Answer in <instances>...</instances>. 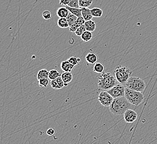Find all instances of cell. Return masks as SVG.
Listing matches in <instances>:
<instances>
[{"label":"cell","mask_w":157,"mask_h":144,"mask_svg":"<svg viewBox=\"0 0 157 144\" xmlns=\"http://www.w3.org/2000/svg\"><path fill=\"white\" fill-rule=\"evenodd\" d=\"M132 104L127 100L125 96L114 98L109 106V110L112 114L117 115H124L128 109L132 107Z\"/></svg>","instance_id":"6da1fadb"},{"label":"cell","mask_w":157,"mask_h":144,"mask_svg":"<svg viewBox=\"0 0 157 144\" xmlns=\"http://www.w3.org/2000/svg\"><path fill=\"white\" fill-rule=\"evenodd\" d=\"M117 79L110 72H104L100 74L98 79V88L104 90H108L117 84Z\"/></svg>","instance_id":"7a4b0ae2"},{"label":"cell","mask_w":157,"mask_h":144,"mask_svg":"<svg viewBox=\"0 0 157 144\" xmlns=\"http://www.w3.org/2000/svg\"><path fill=\"white\" fill-rule=\"evenodd\" d=\"M125 96L132 105L138 106L141 104L144 100V96L142 92L132 90L126 88Z\"/></svg>","instance_id":"3957f363"},{"label":"cell","mask_w":157,"mask_h":144,"mask_svg":"<svg viewBox=\"0 0 157 144\" xmlns=\"http://www.w3.org/2000/svg\"><path fill=\"white\" fill-rule=\"evenodd\" d=\"M115 78L121 84L125 85L132 74V71L127 67L119 65L114 70Z\"/></svg>","instance_id":"277c9868"},{"label":"cell","mask_w":157,"mask_h":144,"mask_svg":"<svg viewBox=\"0 0 157 144\" xmlns=\"http://www.w3.org/2000/svg\"><path fill=\"white\" fill-rule=\"evenodd\" d=\"M125 87L132 90L143 92L146 88L145 81L142 78L136 77H130L125 84Z\"/></svg>","instance_id":"5b68a950"},{"label":"cell","mask_w":157,"mask_h":144,"mask_svg":"<svg viewBox=\"0 0 157 144\" xmlns=\"http://www.w3.org/2000/svg\"><path fill=\"white\" fill-rule=\"evenodd\" d=\"M125 89L126 87L125 85L120 83L115 85V86L108 90V92L114 98H117L125 96Z\"/></svg>","instance_id":"8992f818"},{"label":"cell","mask_w":157,"mask_h":144,"mask_svg":"<svg viewBox=\"0 0 157 144\" xmlns=\"http://www.w3.org/2000/svg\"><path fill=\"white\" fill-rule=\"evenodd\" d=\"M114 98L108 91H101L98 95V100L101 105L105 107H108L112 104Z\"/></svg>","instance_id":"52a82bcc"},{"label":"cell","mask_w":157,"mask_h":144,"mask_svg":"<svg viewBox=\"0 0 157 144\" xmlns=\"http://www.w3.org/2000/svg\"><path fill=\"white\" fill-rule=\"evenodd\" d=\"M138 118V114L136 111L129 109L124 113V119L127 123H133Z\"/></svg>","instance_id":"ba28073f"},{"label":"cell","mask_w":157,"mask_h":144,"mask_svg":"<svg viewBox=\"0 0 157 144\" xmlns=\"http://www.w3.org/2000/svg\"><path fill=\"white\" fill-rule=\"evenodd\" d=\"M50 85L54 89H61L65 86V83L63 82L61 77H59L54 80H52L50 81Z\"/></svg>","instance_id":"9c48e42d"},{"label":"cell","mask_w":157,"mask_h":144,"mask_svg":"<svg viewBox=\"0 0 157 144\" xmlns=\"http://www.w3.org/2000/svg\"><path fill=\"white\" fill-rule=\"evenodd\" d=\"M85 20L82 17H78L77 20L71 26H70L69 31L71 32H75L78 27L85 24Z\"/></svg>","instance_id":"30bf717a"},{"label":"cell","mask_w":157,"mask_h":144,"mask_svg":"<svg viewBox=\"0 0 157 144\" xmlns=\"http://www.w3.org/2000/svg\"><path fill=\"white\" fill-rule=\"evenodd\" d=\"M74 67L75 66L68 60H63L61 63V68L63 72H72Z\"/></svg>","instance_id":"8fae6325"},{"label":"cell","mask_w":157,"mask_h":144,"mask_svg":"<svg viewBox=\"0 0 157 144\" xmlns=\"http://www.w3.org/2000/svg\"><path fill=\"white\" fill-rule=\"evenodd\" d=\"M85 59L89 64H94L97 63L98 60V57L96 53L94 52H90L86 56Z\"/></svg>","instance_id":"7c38bea8"},{"label":"cell","mask_w":157,"mask_h":144,"mask_svg":"<svg viewBox=\"0 0 157 144\" xmlns=\"http://www.w3.org/2000/svg\"><path fill=\"white\" fill-rule=\"evenodd\" d=\"M82 9V17L84 18L85 21L92 20L93 16L91 14V9L89 7H80Z\"/></svg>","instance_id":"4fadbf2b"},{"label":"cell","mask_w":157,"mask_h":144,"mask_svg":"<svg viewBox=\"0 0 157 144\" xmlns=\"http://www.w3.org/2000/svg\"><path fill=\"white\" fill-rule=\"evenodd\" d=\"M61 77L63 79V82L65 83V87H67L68 84H69L73 81V75L71 72H63V73L61 74Z\"/></svg>","instance_id":"5bb4252c"},{"label":"cell","mask_w":157,"mask_h":144,"mask_svg":"<svg viewBox=\"0 0 157 144\" xmlns=\"http://www.w3.org/2000/svg\"><path fill=\"white\" fill-rule=\"evenodd\" d=\"M69 11L67 9V7H61L58 9L56 11V15L59 18H67V16L69 15Z\"/></svg>","instance_id":"9a60e30c"},{"label":"cell","mask_w":157,"mask_h":144,"mask_svg":"<svg viewBox=\"0 0 157 144\" xmlns=\"http://www.w3.org/2000/svg\"><path fill=\"white\" fill-rule=\"evenodd\" d=\"M85 26L86 27V31H90V32H94V31L96 29L97 25L95 22L92 20H89V21H85Z\"/></svg>","instance_id":"2e32d148"},{"label":"cell","mask_w":157,"mask_h":144,"mask_svg":"<svg viewBox=\"0 0 157 144\" xmlns=\"http://www.w3.org/2000/svg\"><path fill=\"white\" fill-rule=\"evenodd\" d=\"M105 70V66L103 63L100 62H97L94 64L93 67V71L98 74H101Z\"/></svg>","instance_id":"e0dca14e"},{"label":"cell","mask_w":157,"mask_h":144,"mask_svg":"<svg viewBox=\"0 0 157 144\" xmlns=\"http://www.w3.org/2000/svg\"><path fill=\"white\" fill-rule=\"evenodd\" d=\"M58 25L61 28H67L70 27L69 23L67 18H60L58 20Z\"/></svg>","instance_id":"ac0fdd59"},{"label":"cell","mask_w":157,"mask_h":144,"mask_svg":"<svg viewBox=\"0 0 157 144\" xmlns=\"http://www.w3.org/2000/svg\"><path fill=\"white\" fill-rule=\"evenodd\" d=\"M61 76V74L56 69H52L48 73V79L50 81L54 80L55 79H56Z\"/></svg>","instance_id":"d6986e66"},{"label":"cell","mask_w":157,"mask_h":144,"mask_svg":"<svg viewBox=\"0 0 157 144\" xmlns=\"http://www.w3.org/2000/svg\"><path fill=\"white\" fill-rule=\"evenodd\" d=\"M80 37H81V39L84 42H89L91 39L93 38V33L91 32L86 31Z\"/></svg>","instance_id":"ffe728a7"},{"label":"cell","mask_w":157,"mask_h":144,"mask_svg":"<svg viewBox=\"0 0 157 144\" xmlns=\"http://www.w3.org/2000/svg\"><path fill=\"white\" fill-rule=\"evenodd\" d=\"M91 12L93 17H96V18L101 17L103 14V10L98 7H95L91 9Z\"/></svg>","instance_id":"44dd1931"},{"label":"cell","mask_w":157,"mask_h":144,"mask_svg":"<svg viewBox=\"0 0 157 144\" xmlns=\"http://www.w3.org/2000/svg\"><path fill=\"white\" fill-rule=\"evenodd\" d=\"M67 9L69 11V12L72 13L74 15L76 16L77 17H82V9L81 8H73L67 6Z\"/></svg>","instance_id":"7402d4cb"},{"label":"cell","mask_w":157,"mask_h":144,"mask_svg":"<svg viewBox=\"0 0 157 144\" xmlns=\"http://www.w3.org/2000/svg\"><path fill=\"white\" fill-rule=\"evenodd\" d=\"M48 73L49 72L45 69H41L39 71L37 75V79L39 81L42 78H48Z\"/></svg>","instance_id":"603a6c76"},{"label":"cell","mask_w":157,"mask_h":144,"mask_svg":"<svg viewBox=\"0 0 157 144\" xmlns=\"http://www.w3.org/2000/svg\"><path fill=\"white\" fill-rule=\"evenodd\" d=\"M93 0H79L80 7H89L92 5Z\"/></svg>","instance_id":"cb8c5ba5"},{"label":"cell","mask_w":157,"mask_h":144,"mask_svg":"<svg viewBox=\"0 0 157 144\" xmlns=\"http://www.w3.org/2000/svg\"><path fill=\"white\" fill-rule=\"evenodd\" d=\"M78 18V17H77L76 16L74 15L72 13L69 12V15L67 16V18L69 23L70 26L73 24L77 20Z\"/></svg>","instance_id":"d4e9b609"},{"label":"cell","mask_w":157,"mask_h":144,"mask_svg":"<svg viewBox=\"0 0 157 144\" xmlns=\"http://www.w3.org/2000/svg\"><path fill=\"white\" fill-rule=\"evenodd\" d=\"M49 79L48 78H42L38 81L39 86L41 88H47L49 84Z\"/></svg>","instance_id":"484cf974"},{"label":"cell","mask_w":157,"mask_h":144,"mask_svg":"<svg viewBox=\"0 0 157 144\" xmlns=\"http://www.w3.org/2000/svg\"><path fill=\"white\" fill-rule=\"evenodd\" d=\"M67 60H69L71 64H73V65L76 66L78 65L79 63L81 62L82 59L80 58L73 56V57H70Z\"/></svg>","instance_id":"4316f807"},{"label":"cell","mask_w":157,"mask_h":144,"mask_svg":"<svg viewBox=\"0 0 157 144\" xmlns=\"http://www.w3.org/2000/svg\"><path fill=\"white\" fill-rule=\"evenodd\" d=\"M86 31V27H85V24H82V26H80V27H78V28H77V30H76L75 32V34L76 36H81L82 34H83V33H84V32H85Z\"/></svg>","instance_id":"83f0119b"},{"label":"cell","mask_w":157,"mask_h":144,"mask_svg":"<svg viewBox=\"0 0 157 144\" xmlns=\"http://www.w3.org/2000/svg\"><path fill=\"white\" fill-rule=\"evenodd\" d=\"M67 6L73 8H80L79 5V0H70Z\"/></svg>","instance_id":"f1b7e54d"},{"label":"cell","mask_w":157,"mask_h":144,"mask_svg":"<svg viewBox=\"0 0 157 144\" xmlns=\"http://www.w3.org/2000/svg\"><path fill=\"white\" fill-rule=\"evenodd\" d=\"M42 17L45 20L48 21V20H51V18H52V13L48 10H45L42 13Z\"/></svg>","instance_id":"f546056e"},{"label":"cell","mask_w":157,"mask_h":144,"mask_svg":"<svg viewBox=\"0 0 157 144\" xmlns=\"http://www.w3.org/2000/svg\"><path fill=\"white\" fill-rule=\"evenodd\" d=\"M70 0H60L59 4L63 6H67L69 3Z\"/></svg>","instance_id":"4dcf8cb0"},{"label":"cell","mask_w":157,"mask_h":144,"mask_svg":"<svg viewBox=\"0 0 157 144\" xmlns=\"http://www.w3.org/2000/svg\"><path fill=\"white\" fill-rule=\"evenodd\" d=\"M55 133V130L53 128H50L47 131V134L48 136H53Z\"/></svg>","instance_id":"1f68e13d"}]
</instances>
